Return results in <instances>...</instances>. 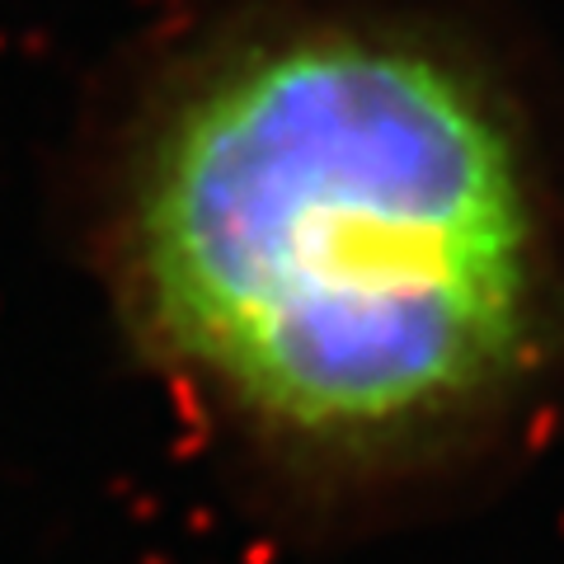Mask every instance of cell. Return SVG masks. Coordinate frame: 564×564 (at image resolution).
<instances>
[{"label":"cell","instance_id":"obj_1","mask_svg":"<svg viewBox=\"0 0 564 564\" xmlns=\"http://www.w3.org/2000/svg\"><path fill=\"white\" fill-rule=\"evenodd\" d=\"M141 325L263 433L391 452L489 410L545 315L522 132L443 43L296 24L221 47L118 203Z\"/></svg>","mask_w":564,"mask_h":564}]
</instances>
